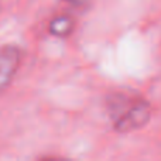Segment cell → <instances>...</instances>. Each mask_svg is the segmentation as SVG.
I'll use <instances>...</instances> for the list:
<instances>
[{"instance_id":"6da1fadb","label":"cell","mask_w":161,"mask_h":161,"mask_svg":"<svg viewBox=\"0 0 161 161\" xmlns=\"http://www.w3.org/2000/svg\"><path fill=\"white\" fill-rule=\"evenodd\" d=\"M108 109L114 129L122 133L142 129L151 116V108L147 100L123 93L113 95L108 102Z\"/></svg>"},{"instance_id":"7a4b0ae2","label":"cell","mask_w":161,"mask_h":161,"mask_svg":"<svg viewBox=\"0 0 161 161\" xmlns=\"http://www.w3.org/2000/svg\"><path fill=\"white\" fill-rule=\"evenodd\" d=\"M21 61V53L14 45L0 47V92H3L17 72Z\"/></svg>"},{"instance_id":"3957f363","label":"cell","mask_w":161,"mask_h":161,"mask_svg":"<svg viewBox=\"0 0 161 161\" xmlns=\"http://www.w3.org/2000/svg\"><path fill=\"white\" fill-rule=\"evenodd\" d=\"M75 27V21L68 14H61L51 20L50 23V33L55 37H67L72 33Z\"/></svg>"},{"instance_id":"277c9868","label":"cell","mask_w":161,"mask_h":161,"mask_svg":"<svg viewBox=\"0 0 161 161\" xmlns=\"http://www.w3.org/2000/svg\"><path fill=\"white\" fill-rule=\"evenodd\" d=\"M65 2L75 8H83L89 4V0H65Z\"/></svg>"}]
</instances>
